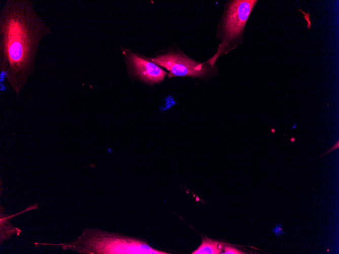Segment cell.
I'll return each instance as SVG.
<instances>
[{
	"mask_svg": "<svg viewBox=\"0 0 339 254\" xmlns=\"http://www.w3.org/2000/svg\"><path fill=\"white\" fill-rule=\"evenodd\" d=\"M152 62L170 71L168 78L176 76L201 77L209 74L205 63H199L184 54L168 52L151 59Z\"/></svg>",
	"mask_w": 339,
	"mask_h": 254,
	"instance_id": "obj_4",
	"label": "cell"
},
{
	"mask_svg": "<svg viewBox=\"0 0 339 254\" xmlns=\"http://www.w3.org/2000/svg\"><path fill=\"white\" fill-rule=\"evenodd\" d=\"M290 140L292 142H294L295 140V138L294 137H292V138H290Z\"/></svg>",
	"mask_w": 339,
	"mask_h": 254,
	"instance_id": "obj_9",
	"label": "cell"
},
{
	"mask_svg": "<svg viewBox=\"0 0 339 254\" xmlns=\"http://www.w3.org/2000/svg\"><path fill=\"white\" fill-rule=\"evenodd\" d=\"M296 126H297V124H295L294 126L293 127V128H292L291 129H294V128L296 127Z\"/></svg>",
	"mask_w": 339,
	"mask_h": 254,
	"instance_id": "obj_10",
	"label": "cell"
},
{
	"mask_svg": "<svg viewBox=\"0 0 339 254\" xmlns=\"http://www.w3.org/2000/svg\"><path fill=\"white\" fill-rule=\"evenodd\" d=\"M257 2L233 0L227 2L219 28L221 43L216 55L208 60L212 66L219 56L242 44L245 27Z\"/></svg>",
	"mask_w": 339,
	"mask_h": 254,
	"instance_id": "obj_3",
	"label": "cell"
},
{
	"mask_svg": "<svg viewBox=\"0 0 339 254\" xmlns=\"http://www.w3.org/2000/svg\"><path fill=\"white\" fill-rule=\"evenodd\" d=\"M128 61L134 74L146 83H159L162 81L167 74L166 71L153 62L135 54L128 55Z\"/></svg>",
	"mask_w": 339,
	"mask_h": 254,
	"instance_id": "obj_5",
	"label": "cell"
},
{
	"mask_svg": "<svg viewBox=\"0 0 339 254\" xmlns=\"http://www.w3.org/2000/svg\"><path fill=\"white\" fill-rule=\"evenodd\" d=\"M35 244L60 246L87 254H168L149 246L136 238L103 231L98 229H85L74 242L69 243Z\"/></svg>",
	"mask_w": 339,
	"mask_h": 254,
	"instance_id": "obj_2",
	"label": "cell"
},
{
	"mask_svg": "<svg viewBox=\"0 0 339 254\" xmlns=\"http://www.w3.org/2000/svg\"><path fill=\"white\" fill-rule=\"evenodd\" d=\"M51 29L29 0H7L0 13V72L19 94L36 69L38 47Z\"/></svg>",
	"mask_w": 339,
	"mask_h": 254,
	"instance_id": "obj_1",
	"label": "cell"
},
{
	"mask_svg": "<svg viewBox=\"0 0 339 254\" xmlns=\"http://www.w3.org/2000/svg\"><path fill=\"white\" fill-rule=\"evenodd\" d=\"M224 243L213 240L207 237L203 239L201 245L192 254H219L221 253Z\"/></svg>",
	"mask_w": 339,
	"mask_h": 254,
	"instance_id": "obj_6",
	"label": "cell"
},
{
	"mask_svg": "<svg viewBox=\"0 0 339 254\" xmlns=\"http://www.w3.org/2000/svg\"><path fill=\"white\" fill-rule=\"evenodd\" d=\"M224 254H245L246 253L234 247L231 246H225L224 248Z\"/></svg>",
	"mask_w": 339,
	"mask_h": 254,
	"instance_id": "obj_7",
	"label": "cell"
},
{
	"mask_svg": "<svg viewBox=\"0 0 339 254\" xmlns=\"http://www.w3.org/2000/svg\"><path fill=\"white\" fill-rule=\"evenodd\" d=\"M339 147V141L337 140V142L334 144V145L329 150L327 151L325 153L323 154L320 156V158L325 156V155L328 154L330 152L333 151V150H335L336 149H337Z\"/></svg>",
	"mask_w": 339,
	"mask_h": 254,
	"instance_id": "obj_8",
	"label": "cell"
},
{
	"mask_svg": "<svg viewBox=\"0 0 339 254\" xmlns=\"http://www.w3.org/2000/svg\"><path fill=\"white\" fill-rule=\"evenodd\" d=\"M271 131H272V132L273 133H275V129H274V128H273V129H272Z\"/></svg>",
	"mask_w": 339,
	"mask_h": 254,
	"instance_id": "obj_11",
	"label": "cell"
}]
</instances>
